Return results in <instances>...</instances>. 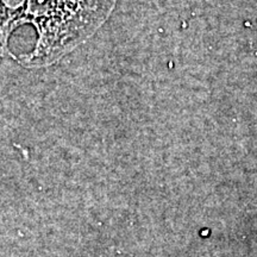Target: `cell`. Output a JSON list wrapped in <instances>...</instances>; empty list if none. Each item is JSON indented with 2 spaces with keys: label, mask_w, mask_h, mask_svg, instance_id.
<instances>
[{
  "label": "cell",
  "mask_w": 257,
  "mask_h": 257,
  "mask_svg": "<svg viewBox=\"0 0 257 257\" xmlns=\"http://www.w3.org/2000/svg\"><path fill=\"white\" fill-rule=\"evenodd\" d=\"M117 0H0V59L28 69L59 63L111 17Z\"/></svg>",
  "instance_id": "1"
}]
</instances>
